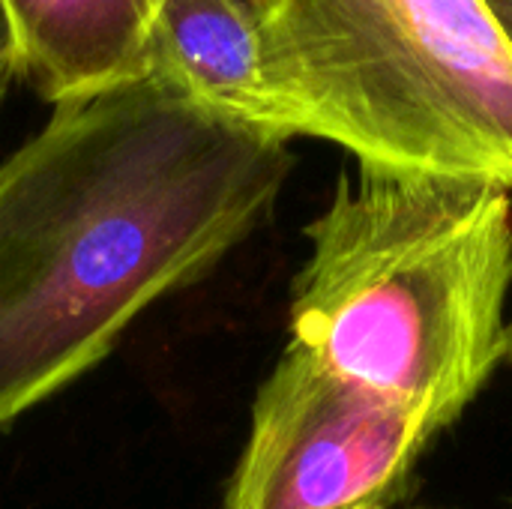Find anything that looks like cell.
Segmentation results:
<instances>
[{
  "instance_id": "1",
  "label": "cell",
  "mask_w": 512,
  "mask_h": 509,
  "mask_svg": "<svg viewBox=\"0 0 512 509\" xmlns=\"http://www.w3.org/2000/svg\"><path fill=\"white\" fill-rule=\"evenodd\" d=\"M288 138L159 78L60 102L0 162V432L96 369L156 300L273 213Z\"/></svg>"
},
{
  "instance_id": "2",
  "label": "cell",
  "mask_w": 512,
  "mask_h": 509,
  "mask_svg": "<svg viewBox=\"0 0 512 509\" xmlns=\"http://www.w3.org/2000/svg\"><path fill=\"white\" fill-rule=\"evenodd\" d=\"M512 189L360 168L306 225L291 345L453 423L507 363Z\"/></svg>"
},
{
  "instance_id": "3",
  "label": "cell",
  "mask_w": 512,
  "mask_h": 509,
  "mask_svg": "<svg viewBox=\"0 0 512 509\" xmlns=\"http://www.w3.org/2000/svg\"><path fill=\"white\" fill-rule=\"evenodd\" d=\"M285 138L512 189V48L486 0H246Z\"/></svg>"
},
{
  "instance_id": "4",
  "label": "cell",
  "mask_w": 512,
  "mask_h": 509,
  "mask_svg": "<svg viewBox=\"0 0 512 509\" xmlns=\"http://www.w3.org/2000/svg\"><path fill=\"white\" fill-rule=\"evenodd\" d=\"M450 423L288 342L252 402L222 509H390Z\"/></svg>"
},
{
  "instance_id": "5",
  "label": "cell",
  "mask_w": 512,
  "mask_h": 509,
  "mask_svg": "<svg viewBox=\"0 0 512 509\" xmlns=\"http://www.w3.org/2000/svg\"><path fill=\"white\" fill-rule=\"evenodd\" d=\"M165 0H3L21 78L51 105L147 78V36Z\"/></svg>"
},
{
  "instance_id": "6",
  "label": "cell",
  "mask_w": 512,
  "mask_h": 509,
  "mask_svg": "<svg viewBox=\"0 0 512 509\" xmlns=\"http://www.w3.org/2000/svg\"><path fill=\"white\" fill-rule=\"evenodd\" d=\"M144 63L150 78L201 108L285 138L246 0H165L153 18Z\"/></svg>"
},
{
  "instance_id": "7",
  "label": "cell",
  "mask_w": 512,
  "mask_h": 509,
  "mask_svg": "<svg viewBox=\"0 0 512 509\" xmlns=\"http://www.w3.org/2000/svg\"><path fill=\"white\" fill-rule=\"evenodd\" d=\"M15 78H21V69H18V45H15V33H12L9 12H6V6L0 0V102L9 93V87H12Z\"/></svg>"
},
{
  "instance_id": "8",
  "label": "cell",
  "mask_w": 512,
  "mask_h": 509,
  "mask_svg": "<svg viewBox=\"0 0 512 509\" xmlns=\"http://www.w3.org/2000/svg\"><path fill=\"white\" fill-rule=\"evenodd\" d=\"M486 6H489V12H492L495 24L501 27L504 39L510 42V48H512V0H486Z\"/></svg>"
},
{
  "instance_id": "9",
  "label": "cell",
  "mask_w": 512,
  "mask_h": 509,
  "mask_svg": "<svg viewBox=\"0 0 512 509\" xmlns=\"http://www.w3.org/2000/svg\"><path fill=\"white\" fill-rule=\"evenodd\" d=\"M507 363L512 366V318L510 324H507Z\"/></svg>"
}]
</instances>
